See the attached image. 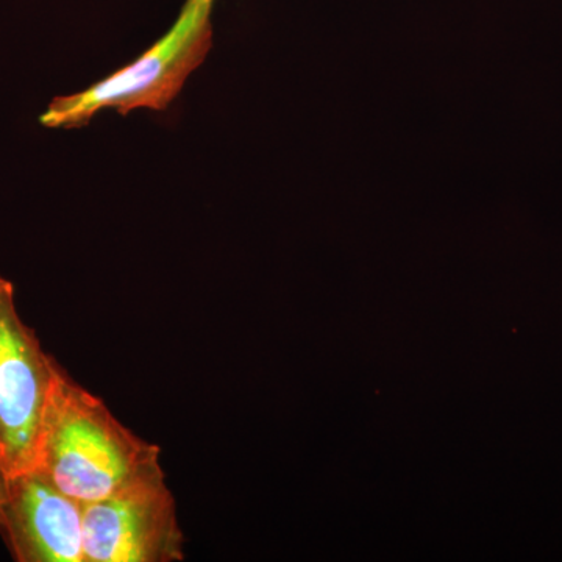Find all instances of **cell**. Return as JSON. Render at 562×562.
<instances>
[{"mask_svg":"<svg viewBox=\"0 0 562 562\" xmlns=\"http://www.w3.org/2000/svg\"><path fill=\"white\" fill-rule=\"evenodd\" d=\"M160 447L140 439L98 395L61 371L41 436L35 471L88 505L165 479Z\"/></svg>","mask_w":562,"mask_h":562,"instance_id":"obj_1","label":"cell"},{"mask_svg":"<svg viewBox=\"0 0 562 562\" xmlns=\"http://www.w3.org/2000/svg\"><path fill=\"white\" fill-rule=\"evenodd\" d=\"M213 2L187 0L176 24L149 50L87 90L55 98L41 114V124L80 128L105 110L125 116L133 110L168 109L213 47Z\"/></svg>","mask_w":562,"mask_h":562,"instance_id":"obj_2","label":"cell"},{"mask_svg":"<svg viewBox=\"0 0 562 562\" xmlns=\"http://www.w3.org/2000/svg\"><path fill=\"white\" fill-rule=\"evenodd\" d=\"M63 369L21 319L14 288L0 277V473L33 471Z\"/></svg>","mask_w":562,"mask_h":562,"instance_id":"obj_3","label":"cell"},{"mask_svg":"<svg viewBox=\"0 0 562 562\" xmlns=\"http://www.w3.org/2000/svg\"><path fill=\"white\" fill-rule=\"evenodd\" d=\"M85 562H179L184 536L165 479L83 505Z\"/></svg>","mask_w":562,"mask_h":562,"instance_id":"obj_4","label":"cell"},{"mask_svg":"<svg viewBox=\"0 0 562 562\" xmlns=\"http://www.w3.org/2000/svg\"><path fill=\"white\" fill-rule=\"evenodd\" d=\"M0 535L20 562H85L83 503L35 469L0 473Z\"/></svg>","mask_w":562,"mask_h":562,"instance_id":"obj_5","label":"cell"}]
</instances>
